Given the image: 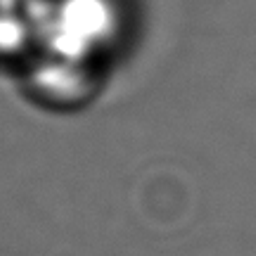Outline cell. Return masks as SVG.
Masks as SVG:
<instances>
[{
    "label": "cell",
    "mask_w": 256,
    "mask_h": 256,
    "mask_svg": "<svg viewBox=\"0 0 256 256\" xmlns=\"http://www.w3.org/2000/svg\"><path fill=\"white\" fill-rule=\"evenodd\" d=\"M126 34L128 10L124 0H50L38 46L28 60L104 81Z\"/></svg>",
    "instance_id": "1"
},
{
    "label": "cell",
    "mask_w": 256,
    "mask_h": 256,
    "mask_svg": "<svg viewBox=\"0 0 256 256\" xmlns=\"http://www.w3.org/2000/svg\"><path fill=\"white\" fill-rule=\"evenodd\" d=\"M50 0H0V62H26L46 24Z\"/></svg>",
    "instance_id": "2"
}]
</instances>
